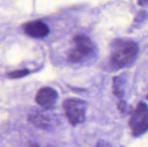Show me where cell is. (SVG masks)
I'll use <instances>...</instances> for the list:
<instances>
[{
  "instance_id": "cell-10",
  "label": "cell",
  "mask_w": 148,
  "mask_h": 147,
  "mask_svg": "<svg viewBox=\"0 0 148 147\" xmlns=\"http://www.w3.org/2000/svg\"><path fill=\"white\" fill-rule=\"evenodd\" d=\"M140 5H146L148 3V0H138Z\"/></svg>"
},
{
  "instance_id": "cell-11",
  "label": "cell",
  "mask_w": 148,
  "mask_h": 147,
  "mask_svg": "<svg viewBox=\"0 0 148 147\" xmlns=\"http://www.w3.org/2000/svg\"><path fill=\"white\" fill-rule=\"evenodd\" d=\"M29 147H39L36 144H34V143H31L30 145H29Z\"/></svg>"
},
{
  "instance_id": "cell-5",
  "label": "cell",
  "mask_w": 148,
  "mask_h": 147,
  "mask_svg": "<svg viewBox=\"0 0 148 147\" xmlns=\"http://www.w3.org/2000/svg\"><path fill=\"white\" fill-rule=\"evenodd\" d=\"M58 94L57 92L49 87H45L37 92L36 95V103L43 107L44 109H52L57 101Z\"/></svg>"
},
{
  "instance_id": "cell-6",
  "label": "cell",
  "mask_w": 148,
  "mask_h": 147,
  "mask_svg": "<svg viewBox=\"0 0 148 147\" xmlns=\"http://www.w3.org/2000/svg\"><path fill=\"white\" fill-rule=\"evenodd\" d=\"M24 32L34 38H42L49 35V28L42 21H33L23 25Z\"/></svg>"
},
{
  "instance_id": "cell-1",
  "label": "cell",
  "mask_w": 148,
  "mask_h": 147,
  "mask_svg": "<svg viewBox=\"0 0 148 147\" xmlns=\"http://www.w3.org/2000/svg\"><path fill=\"white\" fill-rule=\"evenodd\" d=\"M138 45L132 41L117 40L111 47V64L117 68L131 65L138 55Z\"/></svg>"
},
{
  "instance_id": "cell-2",
  "label": "cell",
  "mask_w": 148,
  "mask_h": 147,
  "mask_svg": "<svg viewBox=\"0 0 148 147\" xmlns=\"http://www.w3.org/2000/svg\"><path fill=\"white\" fill-rule=\"evenodd\" d=\"M130 129L134 136H140L148 131V107L140 102L133 112L129 121Z\"/></svg>"
},
{
  "instance_id": "cell-9",
  "label": "cell",
  "mask_w": 148,
  "mask_h": 147,
  "mask_svg": "<svg viewBox=\"0 0 148 147\" xmlns=\"http://www.w3.org/2000/svg\"><path fill=\"white\" fill-rule=\"evenodd\" d=\"M96 147H111V146L109 144H108L107 142H105V141H100L96 145Z\"/></svg>"
},
{
  "instance_id": "cell-8",
  "label": "cell",
  "mask_w": 148,
  "mask_h": 147,
  "mask_svg": "<svg viewBox=\"0 0 148 147\" xmlns=\"http://www.w3.org/2000/svg\"><path fill=\"white\" fill-rule=\"evenodd\" d=\"M30 74V71L27 68H23V69H18V70H15L12 72H10L7 74L9 78L11 79H19V78H23L28 75Z\"/></svg>"
},
{
  "instance_id": "cell-3",
  "label": "cell",
  "mask_w": 148,
  "mask_h": 147,
  "mask_svg": "<svg viewBox=\"0 0 148 147\" xmlns=\"http://www.w3.org/2000/svg\"><path fill=\"white\" fill-rule=\"evenodd\" d=\"M73 42L75 48L69 55V60L71 62H80L93 53L94 44L87 36L77 35L74 37Z\"/></svg>"
},
{
  "instance_id": "cell-7",
  "label": "cell",
  "mask_w": 148,
  "mask_h": 147,
  "mask_svg": "<svg viewBox=\"0 0 148 147\" xmlns=\"http://www.w3.org/2000/svg\"><path fill=\"white\" fill-rule=\"evenodd\" d=\"M29 120L36 127L41 129H48L50 126L49 120L47 116L41 114V113H36L32 114L29 117Z\"/></svg>"
},
{
  "instance_id": "cell-4",
  "label": "cell",
  "mask_w": 148,
  "mask_h": 147,
  "mask_svg": "<svg viewBox=\"0 0 148 147\" xmlns=\"http://www.w3.org/2000/svg\"><path fill=\"white\" fill-rule=\"evenodd\" d=\"M63 108L70 124L77 125L85 120L87 104L83 101L68 99L63 102Z\"/></svg>"
}]
</instances>
